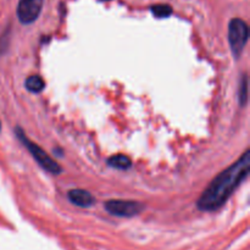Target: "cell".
I'll return each instance as SVG.
<instances>
[{
  "instance_id": "52a82bcc",
  "label": "cell",
  "mask_w": 250,
  "mask_h": 250,
  "mask_svg": "<svg viewBox=\"0 0 250 250\" xmlns=\"http://www.w3.org/2000/svg\"><path fill=\"white\" fill-rule=\"evenodd\" d=\"M107 164L111 167L117 168V170H128L132 166L131 159L124 154H117V155H112L107 159Z\"/></svg>"
},
{
  "instance_id": "8992f818",
  "label": "cell",
  "mask_w": 250,
  "mask_h": 250,
  "mask_svg": "<svg viewBox=\"0 0 250 250\" xmlns=\"http://www.w3.org/2000/svg\"><path fill=\"white\" fill-rule=\"evenodd\" d=\"M68 199L72 204L80 208H89L94 203V198L84 189H72L68 192Z\"/></svg>"
},
{
  "instance_id": "ba28073f",
  "label": "cell",
  "mask_w": 250,
  "mask_h": 250,
  "mask_svg": "<svg viewBox=\"0 0 250 250\" xmlns=\"http://www.w3.org/2000/svg\"><path fill=\"white\" fill-rule=\"evenodd\" d=\"M24 87L27 88V90L31 93H41L43 92V89L45 88V83H44L43 78L41 76H29L26 81H24Z\"/></svg>"
},
{
  "instance_id": "277c9868",
  "label": "cell",
  "mask_w": 250,
  "mask_h": 250,
  "mask_svg": "<svg viewBox=\"0 0 250 250\" xmlns=\"http://www.w3.org/2000/svg\"><path fill=\"white\" fill-rule=\"evenodd\" d=\"M143 205L132 200H109L105 203V210L114 216L132 217L141 214Z\"/></svg>"
},
{
  "instance_id": "8fae6325",
  "label": "cell",
  "mask_w": 250,
  "mask_h": 250,
  "mask_svg": "<svg viewBox=\"0 0 250 250\" xmlns=\"http://www.w3.org/2000/svg\"><path fill=\"white\" fill-rule=\"evenodd\" d=\"M0 131H1V122H0Z\"/></svg>"
},
{
  "instance_id": "9c48e42d",
  "label": "cell",
  "mask_w": 250,
  "mask_h": 250,
  "mask_svg": "<svg viewBox=\"0 0 250 250\" xmlns=\"http://www.w3.org/2000/svg\"><path fill=\"white\" fill-rule=\"evenodd\" d=\"M247 102H248V76L247 73H243L238 85V104L241 106H246Z\"/></svg>"
},
{
  "instance_id": "6da1fadb",
  "label": "cell",
  "mask_w": 250,
  "mask_h": 250,
  "mask_svg": "<svg viewBox=\"0 0 250 250\" xmlns=\"http://www.w3.org/2000/svg\"><path fill=\"white\" fill-rule=\"evenodd\" d=\"M250 170V151L247 150L233 165L220 172L210 182L197 202L202 211H215L224 207L234 190L248 177Z\"/></svg>"
},
{
  "instance_id": "7a4b0ae2",
  "label": "cell",
  "mask_w": 250,
  "mask_h": 250,
  "mask_svg": "<svg viewBox=\"0 0 250 250\" xmlns=\"http://www.w3.org/2000/svg\"><path fill=\"white\" fill-rule=\"evenodd\" d=\"M15 132H16V134H17V137H19L20 141H21L22 143H23V146L28 149V151L31 153V155L33 156L34 160L39 164V166H41L42 168L46 170L48 172L53 173V175H59V173H61L62 168L60 167V165H59V164L56 163V161L54 160V159L51 158V156L49 155L45 150H43V149H42L38 144H36V143H33V142L29 141V139L26 137V134H24V132L22 131V128L16 127Z\"/></svg>"
},
{
  "instance_id": "30bf717a",
  "label": "cell",
  "mask_w": 250,
  "mask_h": 250,
  "mask_svg": "<svg viewBox=\"0 0 250 250\" xmlns=\"http://www.w3.org/2000/svg\"><path fill=\"white\" fill-rule=\"evenodd\" d=\"M150 10L156 17H159V19H165V17H168L172 14V7H171L170 5L165 4L154 5V6H151Z\"/></svg>"
},
{
  "instance_id": "5b68a950",
  "label": "cell",
  "mask_w": 250,
  "mask_h": 250,
  "mask_svg": "<svg viewBox=\"0 0 250 250\" xmlns=\"http://www.w3.org/2000/svg\"><path fill=\"white\" fill-rule=\"evenodd\" d=\"M44 0H20L17 17L22 24H31L36 21L43 9Z\"/></svg>"
},
{
  "instance_id": "3957f363",
  "label": "cell",
  "mask_w": 250,
  "mask_h": 250,
  "mask_svg": "<svg viewBox=\"0 0 250 250\" xmlns=\"http://www.w3.org/2000/svg\"><path fill=\"white\" fill-rule=\"evenodd\" d=\"M249 28L242 19H232L229 23V43L234 58L238 59L248 43Z\"/></svg>"
}]
</instances>
